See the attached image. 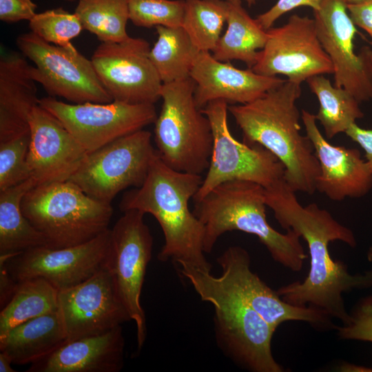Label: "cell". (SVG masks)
I'll list each match as a JSON object with an SVG mask.
<instances>
[{
    "mask_svg": "<svg viewBox=\"0 0 372 372\" xmlns=\"http://www.w3.org/2000/svg\"><path fill=\"white\" fill-rule=\"evenodd\" d=\"M21 52L31 60L30 73L50 96L73 103H107L113 101L101 83L92 63L73 47L48 43L30 32L17 39Z\"/></svg>",
    "mask_w": 372,
    "mask_h": 372,
    "instance_id": "cell-11",
    "label": "cell"
},
{
    "mask_svg": "<svg viewBox=\"0 0 372 372\" xmlns=\"http://www.w3.org/2000/svg\"><path fill=\"white\" fill-rule=\"evenodd\" d=\"M29 27L32 32L45 41L66 48L74 47L70 41L83 29L78 16L62 8L37 13L29 21Z\"/></svg>",
    "mask_w": 372,
    "mask_h": 372,
    "instance_id": "cell-32",
    "label": "cell"
},
{
    "mask_svg": "<svg viewBox=\"0 0 372 372\" xmlns=\"http://www.w3.org/2000/svg\"><path fill=\"white\" fill-rule=\"evenodd\" d=\"M203 178L173 169L156 153L143 184L124 193L119 207L122 211L135 209L149 214L158 221L165 239L159 260L210 271L211 265L203 248L205 228L189 207Z\"/></svg>",
    "mask_w": 372,
    "mask_h": 372,
    "instance_id": "cell-2",
    "label": "cell"
},
{
    "mask_svg": "<svg viewBox=\"0 0 372 372\" xmlns=\"http://www.w3.org/2000/svg\"><path fill=\"white\" fill-rule=\"evenodd\" d=\"M129 19L143 28L182 27L184 0H128Z\"/></svg>",
    "mask_w": 372,
    "mask_h": 372,
    "instance_id": "cell-33",
    "label": "cell"
},
{
    "mask_svg": "<svg viewBox=\"0 0 372 372\" xmlns=\"http://www.w3.org/2000/svg\"><path fill=\"white\" fill-rule=\"evenodd\" d=\"M345 134L363 149L365 152V161L372 173V129L362 128L354 123L347 130Z\"/></svg>",
    "mask_w": 372,
    "mask_h": 372,
    "instance_id": "cell-40",
    "label": "cell"
},
{
    "mask_svg": "<svg viewBox=\"0 0 372 372\" xmlns=\"http://www.w3.org/2000/svg\"><path fill=\"white\" fill-rule=\"evenodd\" d=\"M156 153L151 132L143 129L89 152L68 180L90 197L111 204L123 190L143 184Z\"/></svg>",
    "mask_w": 372,
    "mask_h": 372,
    "instance_id": "cell-10",
    "label": "cell"
},
{
    "mask_svg": "<svg viewBox=\"0 0 372 372\" xmlns=\"http://www.w3.org/2000/svg\"><path fill=\"white\" fill-rule=\"evenodd\" d=\"M265 187L248 180L223 183L195 203L193 211L205 228L203 248L210 253L225 233L240 231L258 237L272 258L293 271L307 259L300 236L292 230L281 234L266 217Z\"/></svg>",
    "mask_w": 372,
    "mask_h": 372,
    "instance_id": "cell-4",
    "label": "cell"
},
{
    "mask_svg": "<svg viewBox=\"0 0 372 372\" xmlns=\"http://www.w3.org/2000/svg\"><path fill=\"white\" fill-rule=\"evenodd\" d=\"M302 119L320 163L316 190L336 201L368 194L372 188V173L360 151L329 143L318 127L315 114L302 110Z\"/></svg>",
    "mask_w": 372,
    "mask_h": 372,
    "instance_id": "cell-20",
    "label": "cell"
},
{
    "mask_svg": "<svg viewBox=\"0 0 372 372\" xmlns=\"http://www.w3.org/2000/svg\"><path fill=\"white\" fill-rule=\"evenodd\" d=\"M63 1H68V2H73L74 0H63Z\"/></svg>",
    "mask_w": 372,
    "mask_h": 372,
    "instance_id": "cell-46",
    "label": "cell"
},
{
    "mask_svg": "<svg viewBox=\"0 0 372 372\" xmlns=\"http://www.w3.org/2000/svg\"><path fill=\"white\" fill-rule=\"evenodd\" d=\"M241 1V0H240ZM247 3V4L251 6L256 3L258 0H243Z\"/></svg>",
    "mask_w": 372,
    "mask_h": 372,
    "instance_id": "cell-44",
    "label": "cell"
},
{
    "mask_svg": "<svg viewBox=\"0 0 372 372\" xmlns=\"http://www.w3.org/2000/svg\"><path fill=\"white\" fill-rule=\"evenodd\" d=\"M12 362L5 353L0 351V372H15L11 366Z\"/></svg>",
    "mask_w": 372,
    "mask_h": 372,
    "instance_id": "cell-41",
    "label": "cell"
},
{
    "mask_svg": "<svg viewBox=\"0 0 372 372\" xmlns=\"http://www.w3.org/2000/svg\"><path fill=\"white\" fill-rule=\"evenodd\" d=\"M363 1V0H344L345 3L347 4L358 3V2H360V1Z\"/></svg>",
    "mask_w": 372,
    "mask_h": 372,
    "instance_id": "cell-45",
    "label": "cell"
},
{
    "mask_svg": "<svg viewBox=\"0 0 372 372\" xmlns=\"http://www.w3.org/2000/svg\"><path fill=\"white\" fill-rule=\"evenodd\" d=\"M37 185L33 178L0 191V255L16 256L27 249L48 247L43 235L28 220L21 209L26 193Z\"/></svg>",
    "mask_w": 372,
    "mask_h": 372,
    "instance_id": "cell-26",
    "label": "cell"
},
{
    "mask_svg": "<svg viewBox=\"0 0 372 372\" xmlns=\"http://www.w3.org/2000/svg\"><path fill=\"white\" fill-rule=\"evenodd\" d=\"M367 259L369 261L372 262V247L369 249L367 252Z\"/></svg>",
    "mask_w": 372,
    "mask_h": 372,
    "instance_id": "cell-43",
    "label": "cell"
},
{
    "mask_svg": "<svg viewBox=\"0 0 372 372\" xmlns=\"http://www.w3.org/2000/svg\"><path fill=\"white\" fill-rule=\"evenodd\" d=\"M339 369L342 371H372V369L349 363L342 364L339 366Z\"/></svg>",
    "mask_w": 372,
    "mask_h": 372,
    "instance_id": "cell-42",
    "label": "cell"
},
{
    "mask_svg": "<svg viewBox=\"0 0 372 372\" xmlns=\"http://www.w3.org/2000/svg\"><path fill=\"white\" fill-rule=\"evenodd\" d=\"M110 241L108 229L76 246L27 249L8 259L6 267L17 282L39 278L60 291L83 282L105 267Z\"/></svg>",
    "mask_w": 372,
    "mask_h": 372,
    "instance_id": "cell-16",
    "label": "cell"
},
{
    "mask_svg": "<svg viewBox=\"0 0 372 372\" xmlns=\"http://www.w3.org/2000/svg\"><path fill=\"white\" fill-rule=\"evenodd\" d=\"M30 128L28 163L37 185L68 180L88 152L59 120L39 105L31 113Z\"/></svg>",
    "mask_w": 372,
    "mask_h": 372,
    "instance_id": "cell-19",
    "label": "cell"
},
{
    "mask_svg": "<svg viewBox=\"0 0 372 372\" xmlns=\"http://www.w3.org/2000/svg\"><path fill=\"white\" fill-rule=\"evenodd\" d=\"M226 1L227 30L220 36L211 54L218 61L229 62L238 60L244 62L248 68H251L256 61L258 52L267 42V30L249 14L240 0Z\"/></svg>",
    "mask_w": 372,
    "mask_h": 372,
    "instance_id": "cell-25",
    "label": "cell"
},
{
    "mask_svg": "<svg viewBox=\"0 0 372 372\" xmlns=\"http://www.w3.org/2000/svg\"><path fill=\"white\" fill-rule=\"evenodd\" d=\"M30 131L0 142V191L32 178L28 163Z\"/></svg>",
    "mask_w": 372,
    "mask_h": 372,
    "instance_id": "cell-34",
    "label": "cell"
},
{
    "mask_svg": "<svg viewBox=\"0 0 372 372\" xmlns=\"http://www.w3.org/2000/svg\"><path fill=\"white\" fill-rule=\"evenodd\" d=\"M300 85L286 80L254 101L229 105L228 111L241 130L244 143L270 151L283 164L288 185L295 192L312 194L320 167L310 139L300 134L296 105Z\"/></svg>",
    "mask_w": 372,
    "mask_h": 372,
    "instance_id": "cell-3",
    "label": "cell"
},
{
    "mask_svg": "<svg viewBox=\"0 0 372 372\" xmlns=\"http://www.w3.org/2000/svg\"><path fill=\"white\" fill-rule=\"evenodd\" d=\"M68 341L59 309L24 322L0 338V351L12 364L33 363Z\"/></svg>",
    "mask_w": 372,
    "mask_h": 372,
    "instance_id": "cell-24",
    "label": "cell"
},
{
    "mask_svg": "<svg viewBox=\"0 0 372 372\" xmlns=\"http://www.w3.org/2000/svg\"><path fill=\"white\" fill-rule=\"evenodd\" d=\"M74 13L83 29L101 42H121L130 37L128 0H79Z\"/></svg>",
    "mask_w": 372,
    "mask_h": 372,
    "instance_id": "cell-30",
    "label": "cell"
},
{
    "mask_svg": "<svg viewBox=\"0 0 372 372\" xmlns=\"http://www.w3.org/2000/svg\"><path fill=\"white\" fill-rule=\"evenodd\" d=\"M201 300L214 308V328L220 348L235 363L251 372H283L271 351L276 329L227 289L210 271L178 266Z\"/></svg>",
    "mask_w": 372,
    "mask_h": 372,
    "instance_id": "cell-5",
    "label": "cell"
},
{
    "mask_svg": "<svg viewBox=\"0 0 372 372\" xmlns=\"http://www.w3.org/2000/svg\"><path fill=\"white\" fill-rule=\"evenodd\" d=\"M59 291L37 278L18 282L17 289L1 309L0 338L14 327L58 309Z\"/></svg>",
    "mask_w": 372,
    "mask_h": 372,
    "instance_id": "cell-29",
    "label": "cell"
},
{
    "mask_svg": "<svg viewBox=\"0 0 372 372\" xmlns=\"http://www.w3.org/2000/svg\"><path fill=\"white\" fill-rule=\"evenodd\" d=\"M195 82L194 99L200 110L209 102L222 100L231 105L250 103L285 81L260 75L251 68L241 70L200 51L190 72Z\"/></svg>",
    "mask_w": 372,
    "mask_h": 372,
    "instance_id": "cell-21",
    "label": "cell"
},
{
    "mask_svg": "<svg viewBox=\"0 0 372 372\" xmlns=\"http://www.w3.org/2000/svg\"><path fill=\"white\" fill-rule=\"evenodd\" d=\"M21 209L54 249L92 240L109 229L113 214L111 204L90 197L70 180L34 187L23 198Z\"/></svg>",
    "mask_w": 372,
    "mask_h": 372,
    "instance_id": "cell-6",
    "label": "cell"
},
{
    "mask_svg": "<svg viewBox=\"0 0 372 372\" xmlns=\"http://www.w3.org/2000/svg\"><path fill=\"white\" fill-rule=\"evenodd\" d=\"M110 229L109 250L105 269L115 291L136 325L137 348L147 337L145 313L141 302L147 265L152 258L153 237L144 222V214L131 209Z\"/></svg>",
    "mask_w": 372,
    "mask_h": 372,
    "instance_id": "cell-9",
    "label": "cell"
},
{
    "mask_svg": "<svg viewBox=\"0 0 372 372\" xmlns=\"http://www.w3.org/2000/svg\"><path fill=\"white\" fill-rule=\"evenodd\" d=\"M306 82L318 100L319 109L315 116L327 138L345 133L351 125L364 116L358 101L347 90L332 85L323 75L313 76Z\"/></svg>",
    "mask_w": 372,
    "mask_h": 372,
    "instance_id": "cell-28",
    "label": "cell"
},
{
    "mask_svg": "<svg viewBox=\"0 0 372 372\" xmlns=\"http://www.w3.org/2000/svg\"><path fill=\"white\" fill-rule=\"evenodd\" d=\"M149 43L129 37L121 42H101L91 61L113 101L153 103L161 99L163 83L149 57Z\"/></svg>",
    "mask_w": 372,
    "mask_h": 372,
    "instance_id": "cell-14",
    "label": "cell"
},
{
    "mask_svg": "<svg viewBox=\"0 0 372 372\" xmlns=\"http://www.w3.org/2000/svg\"><path fill=\"white\" fill-rule=\"evenodd\" d=\"M347 8L355 25L365 30L372 39V0L348 3Z\"/></svg>",
    "mask_w": 372,
    "mask_h": 372,
    "instance_id": "cell-38",
    "label": "cell"
},
{
    "mask_svg": "<svg viewBox=\"0 0 372 372\" xmlns=\"http://www.w3.org/2000/svg\"><path fill=\"white\" fill-rule=\"evenodd\" d=\"M322 0H278L268 10L260 14L256 21L265 30L272 27L273 23L283 14L296 8L305 6L311 8L313 11L318 10Z\"/></svg>",
    "mask_w": 372,
    "mask_h": 372,
    "instance_id": "cell-36",
    "label": "cell"
},
{
    "mask_svg": "<svg viewBox=\"0 0 372 372\" xmlns=\"http://www.w3.org/2000/svg\"><path fill=\"white\" fill-rule=\"evenodd\" d=\"M217 262L222 269L218 278L224 286L276 330L287 321L305 322L319 330L335 329L332 318L324 311L285 302L251 270V258L243 247H229Z\"/></svg>",
    "mask_w": 372,
    "mask_h": 372,
    "instance_id": "cell-17",
    "label": "cell"
},
{
    "mask_svg": "<svg viewBox=\"0 0 372 372\" xmlns=\"http://www.w3.org/2000/svg\"><path fill=\"white\" fill-rule=\"evenodd\" d=\"M265 194L266 205L278 223L305 240L310 257L305 279L282 286L277 293L290 304L314 307L338 319L342 324H348L350 313L346 309L343 293L372 287V269L351 274L345 264L331 257L329 244L340 240L355 247L353 231L316 203L302 206L283 178L265 188Z\"/></svg>",
    "mask_w": 372,
    "mask_h": 372,
    "instance_id": "cell-1",
    "label": "cell"
},
{
    "mask_svg": "<svg viewBox=\"0 0 372 372\" xmlns=\"http://www.w3.org/2000/svg\"><path fill=\"white\" fill-rule=\"evenodd\" d=\"M184 1L182 28L199 51L211 52L217 45L227 20V1Z\"/></svg>",
    "mask_w": 372,
    "mask_h": 372,
    "instance_id": "cell-31",
    "label": "cell"
},
{
    "mask_svg": "<svg viewBox=\"0 0 372 372\" xmlns=\"http://www.w3.org/2000/svg\"><path fill=\"white\" fill-rule=\"evenodd\" d=\"M58 309L68 341L103 334L131 320L105 268L59 291Z\"/></svg>",
    "mask_w": 372,
    "mask_h": 372,
    "instance_id": "cell-18",
    "label": "cell"
},
{
    "mask_svg": "<svg viewBox=\"0 0 372 372\" xmlns=\"http://www.w3.org/2000/svg\"><path fill=\"white\" fill-rule=\"evenodd\" d=\"M121 326L98 335L68 341L30 364L27 372H118L124 366Z\"/></svg>",
    "mask_w": 372,
    "mask_h": 372,
    "instance_id": "cell-22",
    "label": "cell"
},
{
    "mask_svg": "<svg viewBox=\"0 0 372 372\" xmlns=\"http://www.w3.org/2000/svg\"><path fill=\"white\" fill-rule=\"evenodd\" d=\"M157 40L149 57L163 83L190 77L194 61L200 52L182 27H155Z\"/></svg>",
    "mask_w": 372,
    "mask_h": 372,
    "instance_id": "cell-27",
    "label": "cell"
},
{
    "mask_svg": "<svg viewBox=\"0 0 372 372\" xmlns=\"http://www.w3.org/2000/svg\"><path fill=\"white\" fill-rule=\"evenodd\" d=\"M268 39L251 68L260 75H285L301 84L308 79L333 74V67L319 40L314 19L293 14L282 26L267 30Z\"/></svg>",
    "mask_w": 372,
    "mask_h": 372,
    "instance_id": "cell-13",
    "label": "cell"
},
{
    "mask_svg": "<svg viewBox=\"0 0 372 372\" xmlns=\"http://www.w3.org/2000/svg\"><path fill=\"white\" fill-rule=\"evenodd\" d=\"M37 8L32 0H0V19L6 23L30 21Z\"/></svg>",
    "mask_w": 372,
    "mask_h": 372,
    "instance_id": "cell-37",
    "label": "cell"
},
{
    "mask_svg": "<svg viewBox=\"0 0 372 372\" xmlns=\"http://www.w3.org/2000/svg\"><path fill=\"white\" fill-rule=\"evenodd\" d=\"M39 105L52 114L89 153L154 123V104L66 103L54 97L39 99Z\"/></svg>",
    "mask_w": 372,
    "mask_h": 372,
    "instance_id": "cell-12",
    "label": "cell"
},
{
    "mask_svg": "<svg viewBox=\"0 0 372 372\" xmlns=\"http://www.w3.org/2000/svg\"><path fill=\"white\" fill-rule=\"evenodd\" d=\"M195 86L190 77L163 84L154 141L158 154L167 166L201 175L208 168L214 138L208 118L196 105Z\"/></svg>",
    "mask_w": 372,
    "mask_h": 372,
    "instance_id": "cell-7",
    "label": "cell"
},
{
    "mask_svg": "<svg viewBox=\"0 0 372 372\" xmlns=\"http://www.w3.org/2000/svg\"><path fill=\"white\" fill-rule=\"evenodd\" d=\"M313 19L333 67L334 85L349 91L359 103L372 102V49L364 46L355 53L357 30L344 0H322Z\"/></svg>",
    "mask_w": 372,
    "mask_h": 372,
    "instance_id": "cell-15",
    "label": "cell"
},
{
    "mask_svg": "<svg viewBox=\"0 0 372 372\" xmlns=\"http://www.w3.org/2000/svg\"><path fill=\"white\" fill-rule=\"evenodd\" d=\"M229 104L222 100L209 102L201 109L208 118L213 147L207 174L194 197L201 200L218 185L233 180H248L267 188L283 178L285 167L270 151L258 144L237 141L227 123Z\"/></svg>",
    "mask_w": 372,
    "mask_h": 372,
    "instance_id": "cell-8",
    "label": "cell"
},
{
    "mask_svg": "<svg viewBox=\"0 0 372 372\" xmlns=\"http://www.w3.org/2000/svg\"><path fill=\"white\" fill-rule=\"evenodd\" d=\"M31 65L17 53L0 59V142L30 131V117L39 103Z\"/></svg>",
    "mask_w": 372,
    "mask_h": 372,
    "instance_id": "cell-23",
    "label": "cell"
},
{
    "mask_svg": "<svg viewBox=\"0 0 372 372\" xmlns=\"http://www.w3.org/2000/svg\"><path fill=\"white\" fill-rule=\"evenodd\" d=\"M11 255H0V306L3 309L13 296L18 285L6 267Z\"/></svg>",
    "mask_w": 372,
    "mask_h": 372,
    "instance_id": "cell-39",
    "label": "cell"
},
{
    "mask_svg": "<svg viewBox=\"0 0 372 372\" xmlns=\"http://www.w3.org/2000/svg\"><path fill=\"white\" fill-rule=\"evenodd\" d=\"M335 330L340 339L372 342V296L362 299L350 313L349 322Z\"/></svg>",
    "mask_w": 372,
    "mask_h": 372,
    "instance_id": "cell-35",
    "label": "cell"
}]
</instances>
